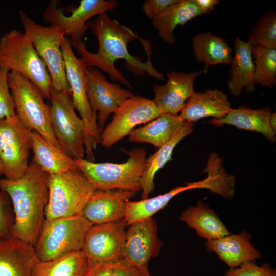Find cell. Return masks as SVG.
I'll use <instances>...</instances> for the list:
<instances>
[{"label": "cell", "mask_w": 276, "mask_h": 276, "mask_svg": "<svg viewBox=\"0 0 276 276\" xmlns=\"http://www.w3.org/2000/svg\"><path fill=\"white\" fill-rule=\"evenodd\" d=\"M88 96L93 111L97 113L100 133L109 116L126 99L134 95L117 83L108 82L103 74L94 67H87Z\"/></svg>", "instance_id": "obj_15"}, {"label": "cell", "mask_w": 276, "mask_h": 276, "mask_svg": "<svg viewBox=\"0 0 276 276\" xmlns=\"http://www.w3.org/2000/svg\"><path fill=\"white\" fill-rule=\"evenodd\" d=\"M87 26L98 41L97 53L88 51L83 41H71L87 67H98L107 73L113 80L130 88H132L131 84L114 65L117 60H125L128 68L136 75H141L147 72L159 80L165 79V75L154 68L150 60L142 62L129 53L128 43L139 38L137 32L111 18L106 12L97 15V18L88 21Z\"/></svg>", "instance_id": "obj_1"}, {"label": "cell", "mask_w": 276, "mask_h": 276, "mask_svg": "<svg viewBox=\"0 0 276 276\" xmlns=\"http://www.w3.org/2000/svg\"><path fill=\"white\" fill-rule=\"evenodd\" d=\"M186 121L179 114L163 113L128 135L130 142L147 143L158 148L171 141Z\"/></svg>", "instance_id": "obj_23"}, {"label": "cell", "mask_w": 276, "mask_h": 276, "mask_svg": "<svg viewBox=\"0 0 276 276\" xmlns=\"http://www.w3.org/2000/svg\"><path fill=\"white\" fill-rule=\"evenodd\" d=\"M195 187L193 182L187 183L184 186L175 187L168 192L152 198L138 201L129 200L126 203L124 220L128 226L134 222L152 218L175 196L184 191L195 189Z\"/></svg>", "instance_id": "obj_30"}, {"label": "cell", "mask_w": 276, "mask_h": 276, "mask_svg": "<svg viewBox=\"0 0 276 276\" xmlns=\"http://www.w3.org/2000/svg\"><path fill=\"white\" fill-rule=\"evenodd\" d=\"M128 158L121 163H95L85 158L75 159L78 170L96 190L120 189L137 192L147 162L144 148L127 152Z\"/></svg>", "instance_id": "obj_3"}, {"label": "cell", "mask_w": 276, "mask_h": 276, "mask_svg": "<svg viewBox=\"0 0 276 276\" xmlns=\"http://www.w3.org/2000/svg\"><path fill=\"white\" fill-rule=\"evenodd\" d=\"M194 123L186 122L168 143L147 159L146 166L141 178V191L142 199L148 198L154 188L156 173L169 161L172 160L174 149L184 137L193 130Z\"/></svg>", "instance_id": "obj_29"}, {"label": "cell", "mask_w": 276, "mask_h": 276, "mask_svg": "<svg viewBox=\"0 0 276 276\" xmlns=\"http://www.w3.org/2000/svg\"><path fill=\"white\" fill-rule=\"evenodd\" d=\"M162 114L152 100L133 96L125 100L113 112L111 121L100 134L99 143L109 148L140 124L147 123Z\"/></svg>", "instance_id": "obj_12"}, {"label": "cell", "mask_w": 276, "mask_h": 276, "mask_svg": "<svg viewBox=\"0 0 276 276\" xmlns=\"http://www.w3.org/2000/svg\"><path fill=\"white\" fill-rule=\"evenodd\" d=\"M227 96L218 89L194 91L179 114L186 122L194 123L208 117L220 119L232 110Z\"/></svg>", "instance_id": "obj_21"}, {"label": "cell", "mask_w": 276, "mask_h": 276, "mask_svg": "<svg viewBox=\"0 0 276 276\" xmlns=\"http://www.w3.org/2000/svg\"><path fill=\"white\" fill-rule=\"evenodd\" d=\"M192 47L194 57L199 63L208 66L229 64L232 59V49L226 40L211 32L201 33L193 36Z\"/></svg>", "instance_id": "obj_28"}, {"label": "cell", "mask_w": 276, "mask_h": 276, "mask_svg": "<svg viewBox=\"0 0 276 276\" xmlns=\"http://www.w3.org/2000/svg\"><path fill=\"white\" fill-rule=\"evenodd\" d=\"M179 219L206 241L231 234L215 211L201 200H199L195 206L185 210Z\"/></svg>", "instance_id": "obj_25"}, {"label": "cell", "mask_w": 276, "mask_h": 276, "mask_svg": "<svg viewBox=\"0 0 276 276\" xmlns=\"http://www.w3.org/2000/svg\"><path fill=\"white\" fill-rule=\"evenodd\" d=\"M2 174H3L2 167V165L0 162V175H2Z\"/></svg>", "instance_id": "obj_42"}, {"label": "cell", "mask_w": 276, "mask_h": 276, "mask_svg": "<svg viewBox=\"0 0 276 276\" xmlns=\"http://www.w3.org/2000/svg\"><path fill=\"white\" fill-rule=\"evenodd\" d=\"M49 100L52 128L61 149L74 159L84 158V124L75 112L71 95L51 87Z\"/></svg>", "instance_id": "obj_10"}, {"label": "cell", "mask_w": 276, "mask_h": 276, "mask_svg": "<svg viewBox=\"0 0 276 276\" xmlns=\"http://www.w3.org/2000/svg\"><path fill=\"white\" fill-rule=\"evenodd\" d=\"M252 47L249 43L238 37L234 41V55L230 63L227 85L231 94L235 97L239 96L244 89L248 93L255 89Z\"/></svg>", "instance_id": "obj_22"}, {"label": "cell", "mask_w": 276, "mask_h": 276, "mask_svg": "<svg viewBox=\"0 0 276 276\" xmlns=\"http://www.w3.org/2000/svg\"><path fill=\"white\" fill-rule=\"evenodd\" d=\"M8 197L0 186V240L11 236L14 223V213L10 208Z\"/></svg>", "instance_id": "obj_36"}, {"label": "cell", "mask_w": 276, "mask_h": 276, "mask_svg": "<svg viewBox=\"0 0 276 276\" xmlns=\"http://www.w3.org/2000/svg\"><path fill=\"white\" fill-rule=\"evenodd\" d=\"M66 79L73 105L82 119L85 128V149L87 160L94 162V151L99 143L100 135L97 113L90 104L87 87V66L82 58L74 54L70 39L65 37L61 46Z\"/></svg>", "instance_id": "obj_6"}, {"label": "cell", "mask_w": 276, "mask_h": 276, "mask_svg": "<svg viewBox=\"0 0 276 276\" xmlns=\"http://www.w3.org/2000/svg\"><path fill=\"white\" fill-rule=\"evenodd\" d=\"M223 276H276V270L267 263L259 266L255 262H249L238 267L229 268Z\"/></svg>", "instance_id": "obj_35"}, {"label": "cell", "mask_w": 276, "mask_h": 276, "mask_svg": "<svg viewBox=\"0 0 276 276\" xmlns=\"http://www.w3.org/2000/svg\"><path fill=\"white\" fill-rule=\"evenodd\" d=\"M10 71L0 68V119L16 116L14 100L8 81Z\"/></svg>", "instance_id": "obj_34"}, {"label": "cell", "mask_w": 276, "mask_h": 276, "mask_svg": "<svg viewBox=\"0 0 276 276\" xmlns=\"http://www.w3.org/2000/svg\"><path fill=\"white\" fill-rule=\"evenodd\" d=\"M32 160L49 175H56L78 170L75 159L49 142L37 132L31 131Z\"/></svg>", "instance_id": "obj_24"}, {"label": "cell", "mask_w": 276, "mask_h": 276, "mask_svg": "<svg viewBox=\"0 0 276 276\" xmlns=\"http://www.w3.org/2000/svg\"><path fill=\"white\" fill-rule=\"evenodd\" d=\"M88 267V260L81 250L52 260L40 261L34 276H85Z\"/></svg>", "instance_id": "obj_31"}, {"label": "cell", "mask_w": 276, "mask_h": 276, "mask_svg": "<svg viewBox=\"0 0 276 276\" xmlns=\"http://www.w3.org/2000/svg\"><path fill=\"white\" fill-rule=\"evenodd\" d=\"M203 15L195 0H178L152 20L154 28L166 43L173 44L176 39L174 31L178 25Z\"/></svg>", "instance_id": "obj_26"}, {"label": "cell", "mask_w": 276, "mask_h": 276, "mask_svg": "<svg viewBox=\"0 0 276 276\" xmlns=\"http://www.w3.org/2000/svg\"><path fill=\"white\" fill-rule=\"evenodd\" d=\"M45 220L80 215L95 188L79 170L49 175Z\"/></svg>", "instance_id": "obj_7"}, {"label": "cell", "mask_w": 276, "mask_h": 276, "mask_svg": "<svg viewBox=\"0 0 276 276\" xmlns=\"http://www.w3.org/2000/svg\"><path fill=\"white\" fill-rule=\"evenodd\" d=\"M250 234L244 231L222 237L207 240L205 245L209 251L215 253L229 268H234L249 262H255L262 255L250 242Z\"/></svg>", "instance_id": "obj_20"}, {"label": "cell", "mask_w": 276, "mask_h": 276, "mask_svg": "<svg viewBox=\"0 0 276 276\" xmlns=\"http://www.w3.org/2000/svg\"><path fill=\"white\" fill-rule=\"evenodd\" d=\"M270 109H251L241 107L232 110L220 119H213L209 123L216 126L228 124L245 130L256 131L264 135L269 140H275V132L270 127L269 120Z\"/></svg>", "instance_id": "obj_27"}, {"label": "cell", "mask_w": 276, "mask_h": 276, "mask_svg": "<svg viewBox=\"0 0 276 276\" xmlns=\"http://www.w3.org/2000/svg\"><path fill=\"white\" fill-rule=\"evenodd\" d=\"M128 226L122 260L129 265L148 267L149 260L158 255L162 246L157 223L150 218Z\"/></svg>", "instance_id": "obj_16"}, {"label": "cell", "mask_w": 276, "mask_h": 276, "mask_svg": "<svg viewBox=\"0 0 276 276\" xmlns=\"http://www.w3.org/2000/svg\"><path fill=\"white\" fill-rule=\"evenodd\" d=\"M116 0H82L79 6L65 15L57 7L56 1L48 4L43 14L50 25L62 28L65 35L70 36L71 41L79 42L84 36L90 18L107 11L113 10L118 5Z\"/></svg>", "instance_id": "obj_14"}, {"label": "cell", "mask_w": 276, "mask_h": 276, "mask_svg": "<svg viewBox=\"0 0 276 276\" xmlns=\"http://www.w3.org/2000/svg\"><path fill=\"white\" fill-rule=\"evenodd\" d=\"M247 42L252 46L276 49L275 11H269L257 20L248 35Z\"/></svg>", "instance_id": "obj_33"}, {"label": "cell", "mask_w": 276, "mask_h": 276, "mask_svg": "<svg viewBox=\"0 0 276 276\" xmlns=\"http://www.w3.org/2000/svg\"><path fill=\"white\" fill-rule=\"evenodd\" d=\"M31 132L16 116L0 119V162L5 178L17 179L27 171Z\"/></svg>", "instance_id": "obj_11"}, {"label": "cell", "mask_w": 276, "mask_h": 276, "mask_svg": "<svg viewBox=\"0 0 276 276\" xmlns=\"http://www.w3.org/2000/svg\"><path fill=\"white\" fill-rule=\"evenodd\" d=\"M135 193L120 189L95 190L81 215L92 225L124 220L127 202Z\"/></svg>", "instance_id": "obj_18"}, {"label": "cell", "mask_w": 276, "mask_h": 276, "mask_svg": "<svg viewBox=\"0 0 276 276\" xmlns=\"http://www.w3.org/2000/svg\"><path fill=\"white\" fill-rule=\"evenodd\" d=\"M195 2L203 14H208L213 10L219 3L218 0H195Z\"/></svg>", "instance_id": "obj_40"}, {"label": "cell", "mask_w": 276, "mask_h": 276, "mask_svg": "<svg viewBox=\"0 0 276 276\" xmlns=\"http://www.w3.org/2000/svg\"><path fill=\"white\" fill-rule=\"evenodd\" d=\"M91 225L82 215L45 220L34 246L39 259L45 262L82 250Z\"/></svg>", "instance_id": "obj_8"}, {"label": "cell", "mask_w": 276, "mask_h": 276, "mask_svg": "<svg viewBox=\"0 0 276 276\" xmlns=\"http://www.w3.org/2000/svg\"><path fill=\"white\" fill-rule=\"evenodd\" d=\"M8 81L16 112L21 123L53 146L60 147L52 128L50 105L38 87L30 80L15 71H10Z\"/></svg>", "instance_id": "obj_5"}, {"label": "cell", "mask_w": 276, "mask_h": 276, "mask_svg": "<svg viewBox=\"0 0 276 276\" xmlns=\"http://www.w3.org/2000/svg\"><path fill=\"white\" fill-rule=\"evenodd\" d=\"M40 262L30 243L12 236L0 240V276H34Z\"/></svg>", "instance_id": "obj_19"}, {"label": "cell", "mask_w": 276, "mask_h": 276, "mask_svg": "<svg viewBox=\"0 0 276 276\" xmlns=\"http://www.w3.org/2000/svg\"><path fill=\"white\" fill-rule=\"evenodd\" d=\"M111 276H151L148 267H140L129 265L122 260L114 265Z\"/></svg>", "instance_id": "obj_38"}, {"label": "cell", "mask_w": 276, "mask_h": 276, "mask_svg": "<svg viewBox=\"0 0 276 276\" xmlns=\"http://www.w3.org/2000/svg\"><path fill=\"white\" fill-rule=\"evenodd\" d=\"M49 174L32 160L25 173L15 179H0L2 189L13 205L11 236L35 246L45 220Z\"/></svg>", "instance_id": "obj_2"}, {"label": "cell", "mask_w": 276, "mask_h": 276, "mask_svg": "<svg viewBox=\"0 0 276 276\" xmlns=\"http://www.w3.org/2000/svg\"><path fill=\"white\" fill-rule=\"evenodd\" d=\"M178 1V0H146L142 5V9L145 15L152 20L168 7Z\"/></svg>", "instance_id": "obj_37"}, {"label": "cell", "mask_w": 276, "mask_h": 276, "mask_svg": "<svg viewBox=\"0 0 276 276\" xmlns=\"http://www.w3.org/2000/svg\"><path fill=\"white\" fill-rule=\"evenodd\" d=\"M127 226L124 220L91 225L82 249L89 266L122 259Z\"/></svg>", "instance_id": "obj_13"}, {"label": "cell", "mask_w": 276, "mask_h": 276, "mask_svg": "<svg viewBox=\"0 0 276 276\" xmlns=\"http://www.w3.org/2000/svg\"><path fill=\"white\" fill-rule=\"evenodd\" d=\"M19 17L24 33L47 66L51 77V87L71 95L61 50L65 38L63 29L56 26L38 24L22 11H20Z\"/></svg>", "instance_id": "obj_9"}, {"label": "cell", "mask_w": 276, "mask_h": 276, "mask_svg": "<svg viewBox=\"0 0 276 276\" xmlns=\"http://www.w3.org/2000/svg\"><path fill=\"white\" fill-rule=\"evenodd\" d=\"M255 84L272 88L276 84V49L252 46Z\"/></svg>", "instance_id": "obj_32"}, {"label": "cell", "mask_w": 276, "mask_h": 276, "mask_svg": "<svg viewBox=\"0 0 276 276\" xmlns=\"http://www.w3.org/2000/svg\"><path fill=\"white\" fill-rule=\"evenodd\" d=\"M206 72L204 68L190 73L168 72L165 84H154V98L152 100L161 113L178 114L194 92L196 78Z\"/></svg>", "instance_id": "obj_17"}, {"label": "cell", "mask_w": 276, "mask_h": 276, "mask_svg": "<svg viewBox=\"0 0 276 276\" xmlns=\"http://www.w3.org/2000/svg\"><path fill=\"white\" fill-rule=\"evenodd\" d=\"M0 68L20 74L38 87L44 98L50 99V75L24 32L12 30L0 38Z\"/></svg>", "instance_id": "obj_4"}, {"label": "cell", "mask_w": 276, "mask_h": 276, "mask_svg": "<svg viewBox=\"0 0 276 276\" xmlns=\"http://www.w3.org/2000/svg\"><path fill=\"white\" fill-rule=\"evenodd\" d=\"M117 263L98 264L90 266L85 276H111L112 269Z\"/></svg>", "instance_id": "obj_39"}, {"label": "cell", "mask_w": 276, "mask_h": 276, "mask_svg": "<svg viewBox=\"0 0 276 276\" xmlns=\"http://www.w3.org/2000/svg\"><path fill=\"white\" fill-rule=\"evenodd\" d=\"M269 123L272 129L275 132L276 131V114L272 113L271 114Z\"/></svg>", "instance_id": "obj_41"}]
</instances>
